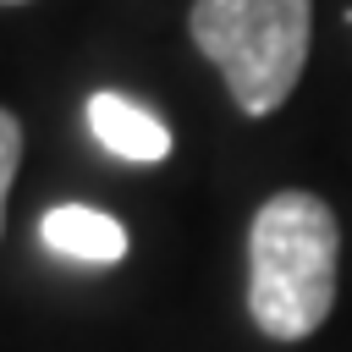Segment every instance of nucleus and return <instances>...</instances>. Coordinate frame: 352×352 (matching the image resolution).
Wrapping results in <instances>:
<instances>
[{
  "label": "nucleus",
  "mask_w": 352,
  "mask_h": 352,
  "mask_svg": "<svg viewBox=\"0 0 352 352\" xmlns=\"http://www.w3.org/2000/svg\"><path fill=\"white\" fill-rule=\"evenodd\" d=\"M16 160H22V121L11 110H0V226H6V192L16 176Z\"/></svg>",
  "instance_id": "obj_5"
},
{
  "label": "nucleus",
  "mask_w": 352,
  "mask_h": 352,
  "mask_svg": "<svg viewBox=\"0 0 352 352\" xmlns=\"http://www.w3.org/2000/svg\"><path fill=\"white\" fill-rule=\"evenodd\" d=\"M88 132L110 154L138 160V165H154V160L170 154V126L154 110H143L138 99H126V94H94L88 99Z\"/></svg>",
  "instance_id": "obj_3"
},
{
  "label": "nucleus",
  "mask_w": 352,
  "mask_h": 352,
  "mask_svg": "<svg viewBox=\"0 0 352 352\" xmlns=\"http://www.w3.org/2000/svg\"><path fill=\"white\" fill-rule=\"evenodd\" d=\"M314 0H192V44L220 66L236 110L270 116L308 66Z\"/></svg>",
  "instance_id": "obj_2"
},
{
  "label": "nucleus",
  "mask_w": 352,
  "mask_h": 352,
  "mask_svg": "<svg viewBox=\"0 0 352 352\" xmlns=\"http://www.w3.org/2000/svg\"><path fill=\"white\" fill-rule=\"evenodd\" d=\"M6 6H16V0H6Z\"/></svg>",
  "instance_id": "obj_6"
},
{
  "label": "nucleus",
  "mask_w": 352,
  "mask_h": 352,
  "mask_svg": "<svg viewBox=\"0 0 352 352\" xmlns=\"http://www.w3.org/2000/svg\"><path fill=\"white\" fill-rule=\"evenodd\" d=\"M341 226L314 192H275L248 226V314L270 341L314 336L336 308Z\"/></svg>",
  "instance_id": "obj_1"
},
{
  "label": "nucleus",
  "mask_w": 352,
  "mask_h": 352,
  "mask_svg": "<svg viewBox=\"0 0 352 352\" xmlns=\"http://www.w3.org/2000/svg\"><path fill=\"white\" fill-rule=\"evenodd\" d=\"M38 236H44L50 253L77 258V264H116L126 253V226L116 214H104V209H88V204H55V209H44Z\"/></svg>",
  "instance_id": "obj_4"
}]
</instances>
